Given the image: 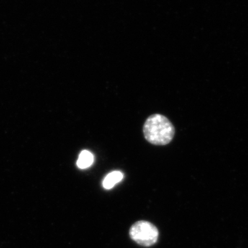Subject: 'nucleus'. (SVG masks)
Returning a JSON list of instances; mask_svg holds the SVG:
<instances>
[{"label":"nucleus","instance_id":"f257e3e1","mask_svg":"<svg viewBox=\"0 0 248 248\" xmlns=\"http://www.w3.org/2000/svg\"><path fill=\"white\" fill-rule=\"evenodd\" d=\"M174 126L167 117L155 114L147 119L143 134L147 141L156 146L169 144L174 136Z\"/></svg>","mask_w":248,"mask_h":248},{"label":"nucleus","instance_id":"f03ea898","mask_svg":"<svg viewBox=\"0 0 248 248\" xmlns=\"http://www.w3.org/2000/svg\"><path fill=\"white\" fill-rule=\"evenodd\" d=\"M130 236L137 244L149 247L156 242L159 236L157 228L146 221L137 222L130 230Z\"/></svg>","mask_w":248,"mask_h":248},{"label":"nucleus","instance_id":"7ed1b4c3","mask_svg":"<svg viewBox=\"0 0 248 248\" xmlns=\"http://www.w3.org/2000/svg\"><path fill=\"white\" fill-rule=\"evenodd\" d=\"M123 173L120 172V171H113V172L108 174L104 180L103 181V186H104V188L110 190L116 184L120 183L123 179Z\"/></svg>","mask_w":248,"mask_h":248},{"label":"nucleus","instance_id":"20e7f679","mask_svg":"<svg viewBox=\"0 0 248 248\" xmlns=\"http://www.w3.org/2000/svg\"><path fill=\"white\" fill-rule=\"evenodd\" d=\"M94 162V156L91 152L83 151L80 153L77 161V166L80 169H86L91 167Z\"/></svg>","mask_w":248,"mask_h":248}]
</instances>
